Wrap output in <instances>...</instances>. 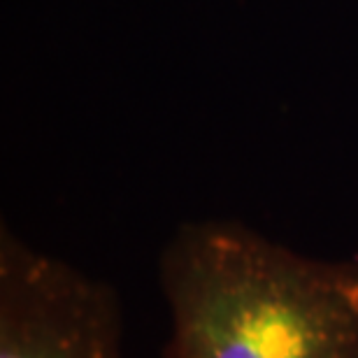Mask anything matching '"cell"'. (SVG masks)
Returning a JSON list of instances; mask_svg holds the SVG:
<instances>
[{"label":"cell","mask_w":358,"mask_h":358,"mask_svg":"<svg viewBox=\"0 0 358 358\" xmlns=\"http://www.w3.org/2000/svg\"><path fill=\"white\" fill-rule=\"evenodd\" d=\"M159 284L161 358H358V259H310L238 221H193L163 249Z\"/></svg>","instance_id":"obj_1"},{"label":"cell","mask_w":358,"mask_h":358,"mask_svg":"<svg viewBox=\"0 0 358 358\" xmlns=\"http://www.w3.org/2000/svg\"><path fill=\"white\" fill-rule=\"evenodd\" d=\"M0 358H124L117 291L3 226Z\"/></svg>","instance_id":"obj_2"}]
</instances>
